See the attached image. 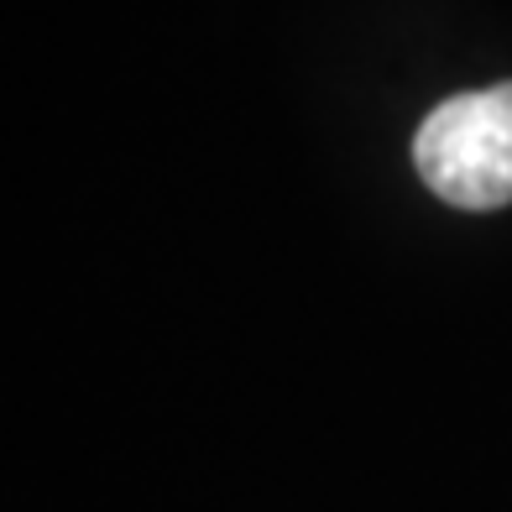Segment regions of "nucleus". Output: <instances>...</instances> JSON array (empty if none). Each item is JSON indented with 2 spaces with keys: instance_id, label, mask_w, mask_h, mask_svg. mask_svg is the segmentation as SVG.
Returning a JSON list of instances; mask_svg holds the SVG:
<instances>
[{
  "instance_id": "f257e3e1",
  "label": "nucleus",
  "mask_w": 512,
  "mask_h": 512,
  "mask_svg": "<svg viewBox=\"0 0 512 512\" xmlns=\"http://www.w3.org/2000/svg\"><path fill=\"white\" fill-rule=\"evenodd\" d=\"M424 183L460 209L512 204V84L455 95L413 136Z\"/></svg>"
}]
</instances>
